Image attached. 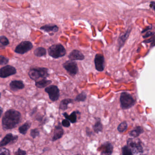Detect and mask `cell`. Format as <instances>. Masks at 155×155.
<instances>
[{"instance_id": "cell-1", "label": "cell", "mask_w": 155, "mask_h": 155, "mask_svg": "<svg viewBox=\"0 0 155 155\" xmlns=\"http://www.w3.org/2000/svg\"><path fill=\"white\" fill-rule=\"evenodd\" d=\"M21 119V114L19 111L11 109L6 111L3 116L2 125L5 130L12 129L18 126Z\"/></svg>"}, {"instance_id": "cell-2", "label": "cell", "mask_w": 155, "mask_h": 155, "mask_svg": "<svg viewBox=\"0 0 155 155\" xmlns=\"http://www.w3.org/2000/svg\"><path fill=\"white\" fill-rule=\"evenodd\" d=\"M127 146L130 149L132 155H144L142 143L139 139H128L127 141Z\"/></svg>"}, {"instance_id": "cell-3", "label": "cell", "mask_w": 155, "mask_h": 155, "mask_svg": "<svg viewBox=\"0 0 155 155\" xmlns=\"http://www.w3.org/2000/svg\"><path fill=\"white\" fill-rule=\"evenodd\" d=\"M48 70L46 68H37L31 69L28 72V75L30 78L33 80L37 81L40 78L45 79L48 76Z\"/></svg>"}, {"instance_id": "cell-4", "label": "cell", "mask_w": 155, "mask_h": 155, "mask_svg": "<svg viewBox=\"0 0 155 155\" xmlns=\"http://www.w3.org/2000/svg\"><path fill=\"white\" fill-rule=\"evenodd\" d=\"M120 107L123 110L128 109L132 107L136 103V101L132 96L127 92H123L120 94Z\"/></svg>"}, {"instance_id": "cell-5", "label": "cell", "mask_w": 155, "mask_h": 155, "mask_svg": "<svg viewBox=\"0 0 155 155\" xmlns=\"http://www.w3.org/2000/svg\"><path fill=\"white\" fill-rule=\"evenodd\" d=\"M49 55L54 58L57 59L64 57L67 53L66 49L61 44H54L49 48Z\"/></svg>"}, {"instance_id": "cell-6", "label": "cell", "mask_w": 155, "mask_h": 155, "mask_svg": "<svg viewBox=\"0 0 155 155\" xmlns=\"http://www.w3.org/2000/svg\"><path fill=\"white\" fill-rule=\"evenodd\" d=\"M45 91L48 94L51 100L55 101L58 100L60 97V91L57 86L51 85L46 88Z\"/></svg>"}, {"instance_id": "cell-7", "label": "cell", "mask_w": 155, "mask_h": 155, "mask_svg": "<svg viewBox=\"0 0 155 155\" xmlns=\"http://www.w3.org/2000/svg\"><path fill=\"white\" fill-rule=\"evenodd\" d=\"M32 48L33 45L30 41H22L16 47L15 52L18 54H24L32 49Z\"/></svg>"}, {"instance_id": "cell-8", "label": "cell", "mask_w": 155, "mask_h": 155, "mask_svg": "<svg viewBox=\"0 0 155 155\" xmlns=\"http://www.w3.org/2000/svg\"><path fill=\"white\" fill-rule=\"evenodd\" d=\"M64 68L71 76H75L78 71V68L76 62L72 61H68L63 63Z\"/></svg>"}, {"instance_id": "cell-9", "label": "cell", "mask_w": 155, "mask_h": 155, "mask_svg": "<svg viewBox=\"0 0 155 155\" xmlns=\"http://www.w3.org/2000/svg\"><path fill=\"white\" fill-rule=\"evenodd\" d=\"M95 68L97 71L101 72L105 69V58L101 54H96L94 59Z\"/></svg>"}, {"instance_id": "cell-10", "label": "cell", "mask_w": 155, "mask_h": 155, "mask_svg": "<svg viewBox=\"0 0 155 155\" xmlns=\"http://www.w3.org/2000/svg\"><path fill=\"white\" fill-rule=\"evenodd\" d=\"M17 73V70L10 65L5 66L0 69V78H6Z\"/></svg>"}, {"instance_id": "cell-11", "label": "cell", "mask_w": 155, "mask_h": 155, "mask_svg": "<svg viewBox=\"0 0 155 155\" xmlns=\"http://www.w3.org/2000/svg\"><path fill=\"white\" fill-rule=\"evenodd\" d=\"M101 155H111L113 152V145L110 142L107 141L102 144L98 149Z\"/></svg>"}, {"instance_id": "cell-12", "label": "cell", "mask_w": 155, "mask_h": 155, "mask_svg": "<svg viewBox=\"0 0 155 155\" xmlns=\"http://www.w3.org/2000/svg\"><path fill=\"white\" fill-rule=\"evenodd\" d=\"M18 139V136L12 135L11 133L7 134L0 142V147H3L10 143L15 142Z\"/></svg>"}, {"instance_id": "cell-13", "label": "cell", "mask_w": 155, "mask_h": 155, "mask_svg": "<svg viewBox=\"0 0 155 155\" xmlns=\"http://www.w3.org/2000/svg\"><path fill=\"white\" fill-rule=\"evenodd\" d=\"M68 58L70 60L72 61L76 60L82 61L85 59V56L79 51L74 50L70 52Z\"/></svg>"}, {"instance_id": "cell-14", "label": "cell", "mask_w": 155, "mask_h": 155, "mask_svg": "<svg viewBox=\"0 0 155 155\" xmlns=\"http://www.w3.org/2000/svg\"><path fill=\"white\" fill-rule=\"evenodd\" d=\"M131 31V27H129V28L127 30V31H126L125 33H124V34H122L121 36H120L119 38H118V42L119 51L124 46L125 42H126V41H127V39L128 38L130 34Z\"/></svg>"}, {"instance_id": "cell-15", "label": "cell", "mask_w": 155, "mask_h": 155, "mask_svg": "<svg viewBox=\"0 0 155 155\" xmlns=\"http://www.w3.org/2000/svg\"><path fill=\"white\" fill-rule=\"evenodd\" d=\"M64 134V130L60 124H59L55 127L54 135L52 137V141H55L62 137Z\"/></svg>"}, {"instance_id": "cell-16", "label": "cell", "mask_w": 155, "mask_h": 155, "mask_svg": "<svg viewBox=\"0 0 155 155\" xmlns=\"http://www.w3.org/2000/svg\"><path fill=\"white\" fill-rule=\"evenodd\" d=\"M10 87L12 91H16L22 89L24 88L25 86L23 82L21 81H12L10 84Z\"/></svg>"}, {"instance_id": "cell-17", "label": "cell", "mask_w": 155, "mask_h": 155, "mask_svg": "<svg viewBox=\"0 0 155 155\" xmlns=\"http://www.w3.org/2000/svg\"><path fill=\"white\" fill-rule=\"evenodd\" d=\"M40 29L43 30L47 32H57L58 31L59 28L58 26L53 24H48L42 26L40 28Z\"/></svg>"}, {"instance_id": "cell-18", "label": "cell", "mask_w": 155, "mask_h": 155, "mask_svg": "<svg viewBox=\"0 0 155 155\" xmlns=\"http://www.w3.org/2000/svg\"><path fill=\"white\" fill-rule=\"evenodd\" d=\"M80 113L79 111H74L72 112L70 115H68L67 112L63 113V116L66 118V119L68 120L71 123H76L77 120V114Z\"/></svg>"}, {"instance_id": "cell-19", "label": "cell", "mask_w": 155, "mask_h": 155, "mask_svg": "<svg viewBox=\"0 0 155 155\" xmlns=\"http://www.w3.org/2000/svg\"><path fill=\"white\" fill-rule=\"evenodd\" d=\"M143 132H144L143 129L141 127L137 126L129 132V135L130 137H132L134 138H136L138 137L140 134L143 133Z\"/></svg>"}, {"instance_id": "cell-20", "label": "cell", "mask_w": 155, "mask_h": 155, "mask_svg": "<svg viewBox=\"0 0 155 155\" xmlns=\"http://www.w3.org/2000/svg\"><path fill=\"white\" fill-rule=\"evenodd\" d=\"M96 120V122L93 126V129L95 133H99V132H102L103 130V125L101 123L100 118H97Z\"/></svg>"}, {"instance_id": "cell-21", "label": "cell", "mask_w": 155, "mask_h": 155, "mask_svg": "<svg viewBox=\"0 0 155 155\" xmlns=\"http://www.w3.org/2000/svg\"><path fill=\"white\" fill-rule=\"evenodd\" d=\"M52 82L51 80H47L45 79H41L38 81H36V86L39 88H43L50 84Z\"/></svg>"}, {"instance_id": "cell-22", "label": "cell", "mask_w": 155, "mask_h": 155, "mask_svg": "<svg viewBox=\"0 0 155 155\" xmlns=\"http://www.w3.org/2000/svg\"><path fill=\"white\" fill-rule=\"evenodd\" d=\"M73 100L71 99H65L61 101L60 105L59 108L62 110H66L68 109V105L73 102Z\"/></svg>"}, {"instance_id": "cell-23", "label": "cell", "mask_w": 155, "mask_h": 155, "mask_svg": "<svg viewBox=\"0 0 155 155\" xmlns=\"http://www.w3.org/2000/svg\"><path fill=\"white\" fill-rule=\"evenodd\" d=\"M31 125V123L29 121H28V122L24 123L23 125L19 128V131L20 133L25 135L27 133L28 130L30 127Z\"/></svg>"}, {"instance_id": "cell-24", "label": "cell", "mask_w": 155, "mask_h": 155, "mask_svg": "<svg viewBox=\"0 0 155 155\" xmlns=\"http://www.w3.org/2000/svg\"><path fill=\"white\" fill-rule=\"evenodd\" d=\"M46 54H47V51L46 49L42 47H39L34 51V54L36 57H42V56H45Z\"/></svg>"}, {"instance_id": "cell-25", "label": "cell", "mask_w": 155, "mask_h": 155, "mask_svg": "<svg viewBox=\"0 0 155 155\" xmlns=\"http://www.w3.org/2000/svg\"><path fill=\"white\" fill-rule=\"evenodd\" d=\"M127 123L126 121H123L117 127V130L120 133L125 132L127 129Z\"/></svg>"}, {"instance_id": "cell-26", "label": "cell", "mask_w": 155, "mask_h": 155, "mask_svg": "<svg viewBox=\"0 0 155 155\" xmlns=\"http://www.w3.org/2000/svg\"><path fill=\"white\" fill-rule=\"evenodd\" d=\"M87 95L86 93L84 92H81L80 94H78V96L76 97L75 98V101H84L87 99Z\"/></svg>"}, {"instance_id": "cell-27", "label": "cell", "mask_w": 155, "mask_h": 155, "mask_svg": "<svg viewBox=\"0 0 155 155\" xmlns=\"http://www.w3.org/2000/svg\"><path fill=\"white\" fill-rule=\"evenodd\" d=\"M0 43L4 46H8L9 44L8 39L5 36H0Z\"/></svg>"}, {"instance_id": "cell-28", "label": "cell", "mask_w": 155, "mask_h": 155, "mask_svg": "<svg viewBox=\"0 0 155 155\" xmlns=\"http://www.w3.org/2000/svg\"><path fill=\"white\" fill-rule=\"evenodd\" d=\"M122 155H132L130 149L127 146H125L122 148Z\"/></svg>"}, {"instance_id": "cell-29", "label": "cell", "mask_w": 155, "mask_h": 155, "mask_svg": "<svg viewBox=\"0 0 155 155\" xmlns=\"http://www.w3.org/2000/svg\"><path fill=\"white\" fill-rule=\"evenodd\" d=\"M8 58L4 56H0V65H6L8 63Z\"/></svg>"}, {"instance_id": "cell-30", "label": "cell", "mask_w": 155, "mask_h": 155, "mask_svg": "<svg viewBox=\"0 0 155 155\" xmlns=\"http://www.w3.org/2000/svg\"><path fill=\"white\" fill-rule=\"evenodd\" d=\"M39 131L38 129L31 130V136L33 138H35L38 137V136H39Z\"/></svg>"}, {"instance_id": "cell-31", "label": "cell", "mask_w": 155, "mask_h": 155, "mask_svg": "<svg viewBox=\"0 0 155 155\" xmlns=\"http://www.w3.org/2000/svg\"><path fill=\"white\" fill-rule=\"evenodd\" d=\"M0 155H10V153L8 150L2 148L0 149Z\"/></svg>"}, {"instance_id": "cell-32", "label": "cell", "mask_w": 155, "mask_h": 155, "mask_svg": "<svg viewBox=\"0 0 155 155\" xmlns=\"http://www.w3.org/2000/svg\"><path fill=\"white\" fill-rule=\"evenodd\" d=\"M61 124L65 127H68L70 126L71 123L67 119L63 120L61 122Z\"/></svg>"}, {"instance_id": "cell-33", "label": "cell", "mask_w": 155, "mask_h": 155, "mask_svg": "<svg viewBox=\"0 0 155 155\" xmlns=\"http://www.w3.org/2000/svg\"><path fill=\"white\" fill-rule=\"evenodd\" d=\"M26 152L25 150H22L20 148L18 149V151L16 152L15 155H26Z\"/></svg>"}, {"instance_id": "cell-34", "label": "cell", "mask_w": 155, "mask_h": 155, "mask_svg": "<svg viewBox=\"0 0 155 155\" xmlns=\"http://www.w3.org/2000/svg\"><path fill=\"white\" fill-rule=\"evenodd\" d=\"M86 134L87 136L91 137L92 134V131L88 127H87L86 129Z\"/></svg>"}, {"instance_id": "cell-35", "label": "cell", "mask_w": 155, "mask_h": 155, "mask_svg": "<svg viewBox=\"0 0 155 155\" xmlns=\"http://www.w3.org/2000/svg\"><path fill=\"white\" fill-rule=\"evenodd\" d=\"M152 35H153V36H154V32H148L147 33H146V35H145V36H143V38H146L150 37V36H152Z\"/></svg>"}, {"instance_id": "cell-36", "label": "cell", "mask_w": 155, "mask_h": 155, "mask_svg": "<svg viewBox=\"0 0 155 155\" xmlns=\"http://www.w3.org/2000/svg\"><path fill=\"white\" fill-rule=\"evenodd\" d=\"M150 7L152 8L153 10H155V2H151L150 4Z\"/></svg>"}, {"instance_id": "cell-37", "label": "cell", "mask_w": 155, "mask_h": 155, "mask_svg": "<svg viewBox=\"0 0 155 155\" xmlns=\"http://www.w3.org/2000/svg\"><path fill=\"white\" fill-rule=\"evenodd\" d=\"M2 112H3V110H2V108L1 107H0V117H1V116L2 114Z\"/></svg>"}, {"instance_id": "cell-38", "label": "cell", "mask_w": 155, "mask_h": 155, "mask_svg": "<svg viewBox=\"0 0 155 155\" xmlns=\"http://www.w3.org/2000/svg\"><path fill=\"white\" fill-rule=\"evenodd\" d=\"M1 94L0 93V98H1Z\"/></svg>"}, {"instance_id": "cell-39", "label": "cell", "mask_w": 155, "mask_h": 155, "mask_svg": "<svg viewBox=\"0 0 155 155\" xmlns=\"http://www.w3.org/2000/svg\"><path fill=\"white\" fill-rule=\"evenodd\" d=\"M81 155L80 154H77V155Z\"/></svg>"}]
</instances>
